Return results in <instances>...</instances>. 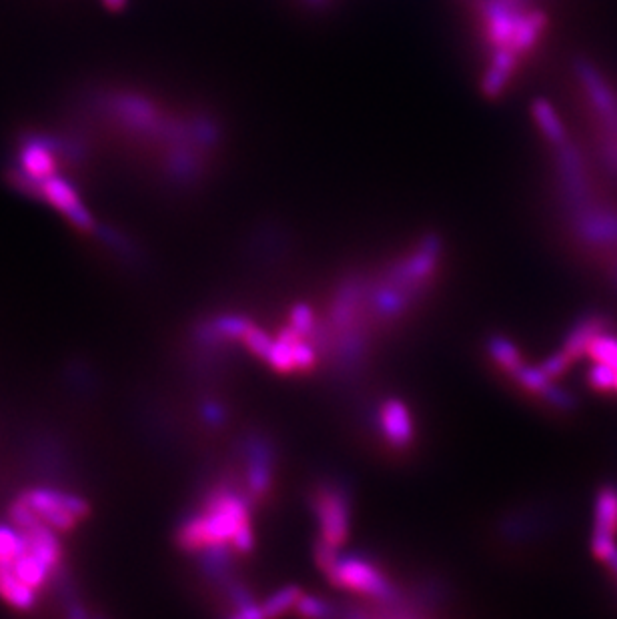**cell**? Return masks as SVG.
Returning a JSON list of instances; mask_svg holds the SVG:
<instances>
[{
    "instance_id": "4fadbf2b",
    "label": "cell",
    "mask_w": 617,
    "mask_h": 619,
    "mask_svg": "<svg viewBox=\"0 0 617 619\" xmlns=\"http://www.w3.org/2000/svg\"><path fill=\"white\" fill-rule=\"evenodd\" d=\"M299 601V589L295 587H287L283 591H279L277 595H273L263 609V615H275V613H283L287 607L295 605Z\"/></svg>"
},
{
    "instance_id": "30bf717a",
    "label": "cell",
    "mask_w": 617,
    "mask_h": 619,
    "mask_svg": "<svg viewBox=\"0 0 617 619\" xmlns=\"http://www.w3.org/2000/svg\"><path fill=\"white\" fill-rule=\"evenodd\" d=\"M531 115L535 119L537 129L541 131L545 141L551 143V147H559L569 139L559 115L555 113L551 103H547L545 99H535L531 103Z\"/></svg>"
},
{
    "instance_id": "52a82bcc",
    "label": "cell",
    "mask_w": 617,
    "mask_h": 619,
    "mask_svg": "<svg viewBox=\"0 0 617 619\" xmlns=\"http://www.w3.org/2000/svg\"><path fill=\"white\" fill-rule=\"evenodd\" d=\"M37 195L41 199H45L47 203H51L67 219H71V223L77 225L79 229H83V231H91L93 229V217L85 209L79 193L75 191V187L69 181L53 175V177H49L47 181H43L39 185Z\"/></svg>"
},
{
    "instance_id": "e0dca14e",
    "label": "cell",
    "mask_w": 617,
    "mask_h": 619,
    "mask_svg": "<svg viewBox=\"0 0 617 619\" xmlns=\"http://www.w3.org/2000/svg\"><path fill=\"white\" fill-rule=\"evenodd\" d=\"M311 363H313L311 349L297 341V345L293 349V365H295V369H307Z\"/></svg>"
},
{
    "instance_id": "8992f818",
    "label": "cell",
    "mask_w": 617,
    "mask_h": 619,
    "mask_svg": "<svg viewBox=\"0 0 617 619\" xmlns=\"http://www.w3.org/2000/svg\"><path fill=\"white\" fill-rule=\"evenodd\" d=\"M575 77L585 93V99L591 111L597 115L599 129L615 131L617 129V93L613 91L611 83L595 69L593 63L585 59L575 61Z\"/></svg>"
},
{
    "instance_id": "d6986e66",
    "label": "cell",
    "mask_w": 617,
    "mask_h": 619,
    "mask_svg": "<svg viewBox=\"0 0 617 619\" xmlns=\"http://www.w3.org/2000/svg\"><path fill=\"white\" fill-rule=\"evenodd\" d=\"M101 3L105 5L107 11H111V13H121V11L127 9L129 0H101Z\"/></svg>"
},
{
    "instance_id": "9c48e42d",
    "label": "cell",
    "mask_w": 617,
    "mask_h": 619,
    "mask_svg": "<svg viewBox=\"0 0 617 619\" xmlns=\"http://www.w3.org/2000/svg\"><path fill=\"white\" fill-rule=\"evenodd\" d=\"M317 505L323 525V541L337 547L347 535V505L337 493H323Z\"/></svg>"
},
{
    "instance_id": "5bb4252c",
    "label": "cell",
    "mask_w": 617,
    "mask_h": 619,
    "mask_svg": "<svg viewBox=\"0 0 617 619\" xmlns=\"http://www.w3.org/2000/svg\"><path fill=\"white\" fill-rule=\"evenodd\" d=\"M243 339H245L247 347H249L253 353H257L259 357H267V353H269V349H271V345H273V341H271L263 331L255 329L253 325H249V329L245 331Z\"/></svg>"
},
{
    "instance_id": "2e32d148",
    "label": "cell",
    "mask_w": 617,
    "mask_h": 619,
    "mask_svg": "<svg viewBox=\"0 0 617 619\" xmlns=\"http://www.w3.org/2000/svg\"><path fill=\"white\" fill-rule=\"evenodd\" d=\"M291 323H293V329H295L297 333H307L309 327H311V311H309L305 305L295 307L293 317H291Z\"/></svg>"
},
{
    "instance_id": "3957f363",
    "label": "cell",
    "mask_w": 617,
    "mask_h": 619,
    "mask_svg": "<svg viewBox=\"0 0 617 619\" xmlns=\"http://www.w3.org/2000/svg\"><path fill=\"white\" fill-rule=\"evenodd\" d=\"M87 513V503L73 495L57 491H33L13 507V517L19 527L45 525L53 531L71 529Z\"/></svg>"
},
{
    "instance_id": "8fae6325",
    "label": "cell",
    "mask_w": 617,
    "mask_h": 619,
    "mask_svg": "<svg viewBox=\"0 0 617 619\" xmlns=\"http://www.w3.org/2000/svg\"><path fill=\"white\" fill-rule=\"evenodd\" d=\"M381 425L393 445H405L411 439V419L401 401L385 403L381 411Z\"/></svg>"
},
{
    "instance_id": "5b68a950",
    "label": "cell",
    "mask_w": 617,
    "mask_h": 619,
    "mask_svg": "<svg viewBox=\"0 0 617 619\" xmlns=\"http://www.w3.org/2000/svg\"><path fill=\"white\" fill-rule=\"evenodd\" d=\"M63 153V141L33 135L21 143V171L19 185L31 187L35 193L39 185L57 173V157Z\"/></svg>"
},
{
    "instance_id": "7c38bea8",
    "label": "cell",
    "mask_w": 617,
    "mask_h": 619,
    "mask_svg": "<svg viewBox=\"0 0 617 619\" xmlns=\"http://www.w3.org/2000/svg\"><path fill=\"white\" fill-rule=\"evenodd\" d=\"M25 539H23V531H15L11 527L0 525V567L9 565L23 549Z\"/></svg>"
},
{
    "instance_id": "9a60e30c",
    "label": "cell",
    "mask_w": 617,
    "mask_h": 619,
    "mask_svg": "<svg viewBox=\"0 0 617 619\" xmlns=\"http://www.w3.org/2000/svg\"><path fill=\"white\" fill-rule=\"evenodd\" d=\"M247 329H249V323L239 317H225L217 321V331L229 337H243Z\"/></svg>"
},
{
    "instance_id": "277c9868",
    "label": "cell",
    "mask_w": 617,
    "mask_h": 619,
    "mask_svg": "<svg viewBox=\"0 0 617 619\" xmlns=\"http://www.w3.org/2000/svg\"><path fill=\"white\" fill-rule=\"evenodd\" d=\"M247 525L245 505L231 495L215 497L205 517L189 521L181 531V545L197 549L209 543L233 539L235 533Z\"/></svg>"
},
{
    "instance_id": "ffe728a7",
    "label": "cell",
    "mask_w": 617,
    "mask_h": 619,
    "mask_svg": "<svg viewBox=\"0 0 617 619\" xmlns=\"http://www.w3.org/2000/svg\"><path fill=\"white\" fill-rule=\"evenodd\" d=\"M303 3L309 7V9H315V11H323L327 5H329V0H303Z\"/></svg>"
},
{
    "instance_id": "ba28073f",
    "label": "cell",
    "mask_w": 617,
    "mask_h": 619,
    "mask_svg": "<svg viewBox=\"0 0 617 619\" xmlns=\"http://www.w3.org/2000/svg\"><path fill=\"white\" fill-rule=\"evenodd\" d=\"M329 577L333 579V583L347 587V589H355V591H363L371 595L387 593V583L383 575L375 567L359 559L337 561L333 569L329 571Z\"/></svg>"
},
{
    "instance_id": "ac0fdd59",
    "label": "cell",
    "mask_w": 617,
    "mask_h": 619,
    "mask_svg": "<svg viewBox=\"0 0 617 619\" xmlns=\"http://www.w3.org/2000/svg\"><path fill=\"white\" fill-rule=\"evenodd\" d=\"M297 605L301 607L303 613H309V615L325 613V605L321 601H315V599H303V601H297Z\"/></svg>"
},
{
    "instance_id": "7a4b0ae2",
    "label": "cell",
    "mask_w": 617,
    "mask_h": 619,
    "mask_svg": "<svg viewBox=\"0 0 617 619\" xmlns=\"http://www.w3.org/2000/svg\"><path fill=\"white\" fill-rule=\"evenodd\" d=\"M99 109L131 135L161 141L165 139L169 115L155 99L137 91H111L97 99Z\"/></svg>"
},
{
    "instance_id": "6da1fadb",
    "label": "cell",
    "mask_w": 617,
    "mask_h": 619,
    "mask_svg": "<svg viewBox=\"0 0 617 619\" xmlns=\"http://www.w3.org/2000/svg\"><path fill=\"white\" fill-rule=\"evenodd\" d=\"M581 357L589 359V385L599 393L617 395V331H609L599 321H583L543 371L557 379Z\"/></svg>"
}]
</instances>
